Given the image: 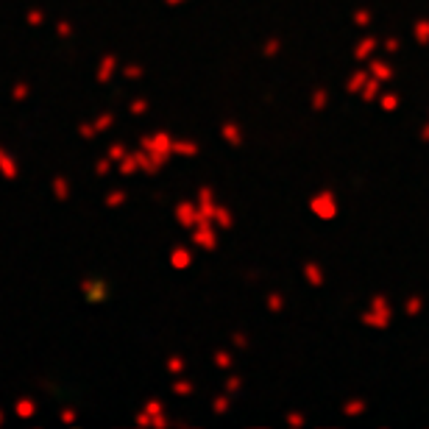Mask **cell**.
I'll return each instance as SVG.
<instances>
[{
  "label": "cell",
  "instance_id": "obj_41",
  "mask_svg": "<svg viewBox=\"0 0 429 429\" xmlns=\"http://www.w3.org/2000/svg\"><path fill=\"white\" fill-rule=\"evenodd\" d=\"M31 95V87L26 84V81H17L14 87H12V101H17V103H23L26 98Z\"/></svg>",
  "mask_w": 429,
  "mask_h": 429
},
{
  "label": "cell",
  "instance_id": "obj_23",
  "mask_svg": "<svg viewBox=\"0 0 429 429\" xmlns=\"http://www.w3.org/2000/svg\"><path fill=\"white\" fill-rule=\"evenodd\" d=\"M212 366H214V368H221V371H229V368L235 366V357H232V351L218 348V351L212 354Z\"/></svg>",
  "mask_w": 429,
  "mask_h": 429
},
{
  "label": "cell",
  "instance_id": "obj_16",
  "mask_svg": "<svg viewBox=\"0 0 429 429\" xmlns=\"http://www.w3.org/2000/svg\"><path fill=\"white\" fill-rule=\"evenodd\" d=\"M170 265H173L176 270H187V268L192 265V251H190L187 246H176V248L170 251Z\"/></svg>",
  "mask_w": 429,
  "mask_h": 429
},
{
  "label": "cell",
  "instance_id": "obj_17",
  "mask_svg": "<svg viewBox=\"0 0 429 429\" xmlns=\"http://www.w3.org/2000/svg\"><path fill=\"white\" fill-rule=\"evenodd\" d=\"M304 279H307L310 288H323L326 273H323V268H321L318 262H307V265H304Z\"/></svg>",
  "mask_w": 429,
  "mask_h": 429
},
{
  "label": "cell",
  "instance_id": "obj_1",
  "mask_svg": "<svg viewBox=\"0 0 429 429\" xmlns=\"http://www.w3.org/2000/svg\"><path fill=\"white\" fill-rule=\"evenodd\" d=\"M393 318H396V312H393L388 296L377 293V296H371L368 310L360 315V323L368 326V329H379V332H382V329H388V326L393 323Z\"/></svg>",
  "mask_w": 429,
  "mask_h": 429
},
{
  "label": "cell",
  "instance_id": "obj_3",
  "mask_svg": "<svg viewBox=\"0 0 429 429\" xmlns=\"http://www.w3.org/2000/svg\"><path fill=\"white\" fill-rule=\"evenodd\" d=\"M310 212L315 214V218H321V221H335V218H337V212H340V206H337V195H335L329 187L318 190V192L310 198Z\"/></svg>",
  "mask_w": 429,
  "mask_h": 429
},
{
  "label": "cell",
  "instance_id": "obj_51",
  "mask_svg": "<svg viewBox=\"0 0 429 429\" xmlns=\"http://www.w3.org/2000/svg\"><path fill=\"white\" fill-rule=\"evenodd\" d=\"M170 423H173V421H170V418H168L165 412H159V415H154V421H151V426H154V429H168Z\"/></svg>",
  "mask_w": 429,
  "mask_h": 429
},
{
  "label": "cell",
  "instance_id": "obj_18",
  "mask_svg": "<svg viewBox=\"0 0 429 429\" xmlns=\"http://www.w3.org/2000/svg\"><path fill=\"white\" fill-rule=\"evenodd\" d=\"M379 95H382V81L379 79H374V76H368V81L363 84V90H360V98L366 101V103H377L379 101Z\"/></svg>",
  "mask_w": 429,
  "mask_h": 429
},
{
  "label": "cell",
  "instance_id": "obj_34",
  "mask_svg": "<svg viewBox=\"0 0 429 429\" xmlns=\"http://www.w3.org/2000/svg\"><path fill=\"white\" fill-rule=\"evenodd\" d=\"M351 23H354L357 28H371V23H374V14H371L368 9H357V12L351 14Z\"/></svg>",
  "mask_w": 429,
  "mask_h": 429
},
{
  "label": "cell",
  "instance_id": "obj_48",
  "mask_svg": "<svg viewBox=\"0 0 429 429\" xmlns=\"http://www.w3.org/2000/svg\"><path fill=\"white\" fill-rule=\"evenodd\" d=\"M248 343H251V340H248V335H246V332H235V335H232V346H235V348L246 351V348H248Z\"/></svg>",
  "mask_w": 429,
  "mask_h": 429
},
{
  "label": "cell",
  "instance_id": "obj_31",
  "mask_svg": "<svg viewBox=\"0 0 429 429\" xmlns=\"http://www.w3.org/2000/svg\"><path fill=\"white\" fill-rule=\"evenodd\" d=\"M45 20H48L45 9H37V6H34V9H28V12H26V26H28V28H42V26H45Z\"/></svg>",
  "mask_w": 429,
  "mask_h": 429
},
{
  "label": "cell",
  "instance_id": "obj_24",
  "mask_svg": "<svg viewBox=\"0 0 429 429\" xmlns=\"http://www.w3.org/2000/svg\"><path fill=\"white\" fill-rule=\"evenodd\" d=\"M366 410H368V404H366L363 399H348V401L343 404V415H346V418H360Z\"/></svg>",
  "mask_w": 429,
  "mask_h": 429
},
{
  "label": "cell",
  "instance_id": "obj_5",
  "mask_svg": "<svg viewBox=\"0 0 429 429\" xmlns=\"http://www.w3.org/2000/svg\"><path fill=\"white\" fill-rule=\"evenodd\" d=\"M79 290H81V296L90 301V304H103L106 299H109V284L103 281V279H81L79 281Z\"/></svg>",
  "mask_w": 429,
  "mask_h": 429
},
{
  "label": "cell",
  "instance_id": "obj_54",
  "mask_svg": "<svg viewBox=\"0 0 429 429\" xmlns=\"http://www.w3.org/2000/svg\"><path fill=\"white\" fill-rule=\"evenodd\" d=\"M181 3H187V0H165V6H181Z\"/></svg>",
  "mask_w": 429,
  "mask_h": 429
},
{
  "label": "cell",
  "instance_id": "obj_15",
  "mask_svg": "<svg viewBox=\"0 0 429 429\" xmlns=\"http://www.w3.org/2000/svg\"><path fill=\"white\" fill-rule=\"evenodd\" d=\"M368 67L366 70H354V73L346 79V95H360V90H363V84L368 81Z\"/></svg>",
  "mask_w": 429,
  "mask_h": 429
},
{
  "label": "cell",
  "instance_id": "obj_35",
  "mask_svg": "<svg viewBox=\"0 0 429 429\" xmlns=\"http://www.w3.org/2000/svg\"><path fill=\"white\" fill-rule=\"evenodd\" d=\"M148 109H151V101H148V98H134V101L128 103V112H131L134 117H146Z\"/></svg>",
  "mask_w": 429,
  "mask_h": 429
},
{
  "label": "cell",
  "instance_id": "obj_6",
  "mask_svg": "<svg viewBox=\"0 0 429 429\" xmlns=\"http://www.w3.org/2000/svg\"><path fill=\"white\" fill-rule=\"evenodd\" d=\"M198 203V221H214V209H218V201H214V190L212 187H201L195 195Z\"/></svg>",
  "mask_w": 429,
  "mask_h": 429
},
{
  "label": "cell",
  "instance_id": "obj_47",
  "mask_svg": "<svg viewBox=\"0 0 429 429\" xmlns=\"http://www.w3.org/2000/svg\"><path fill=\"white\" fill-rule=\"evenodd\" d=\"M142 410H146V412H148V415L154 418V415H159V412H165V404H162L159 399H148V401H146V407H142Z\"/></svg>",
  "mask_w": 429,
  "mask_h": 429
},
{
  "label": "cell",
  "instance_id": "obj_55",
  "mask_svg": "<svg viewBox=\"0 0 429 429\" xmlns=\"http://www.w3.org/2000/svg\"><path fill=\"white\" fill-rule=\"evenodd\" d=\"M3 421H6V412H3V410H0V426H3Z\"/></svg>",
  "mask_w": 429,
  "mask_h": 429
},
{
  "label": "cell",
  "instance_id": "obj_12",
  "mask_svg": "<svg viewBox=\"0 0 429 429\" xmlns=\"http://www.w3.org/2000/svg\"><path fill=\"white\" fill-rule=\"evenodd\" d=\"M134 159H137V168H139V173H146V176H159V170H162V165L146 151V148H137L134 151Z\"/></svg>",
  "mask_w": 429,
  "mask_h": 429
},
{
  "label": "cell",
  "instance_id": "obj_39",
  "mask_svg": "<svg viewBox=\"0 0 429 429\" xmlns=\"http://www.w3.org/2000/svg\"><path fill=\"white\" fill-rule=\"evenodd\" d=\"M92 123H95L98 134H106V131H109V128L114 126V114H112V112H103V114H98V117H95Z\"/></svg>",
  "mask_w": 429,
  "mask_h": 429
},
{
  "label": "cell",
  "instance_id": "obj_49",
  "mask_svg": "<svg viewBox=\"0 0 429 429\" xmlns=\"http://www.w3.org/2000/svg\"><path fill=\"white\" fill-rule=\"evenodd\" d=\"M382 48H385V53H399L401 50V42H399V37H388L382 42Z\"/></svg>",
  "mask_w": 429,
  "mask_h": 429
},
{
  "label": "cell",
  "instance_id": "obj_29",
  "mask_svg": "<svg viewBox=\"0 0 429 429\" xmlns=\"http://www.w3.org/2000/svg\"><path fill=\"white\" fill-rule=\"evenodd\" d=\"M379 106H382V112H396L399 106H401V95L399 92H382L379 95Z\"/></svg>",
  "mask_w": 429,
  "mask_h": 429
},
{
  "label": "cell",
  "instance_id": "obj_44",
  "mask_svg": "<svg viewBox=\"0 0 429 429\" xmlns=\"http://www.w3.org/2000/svg\"><path fill=\"white\" fill-rule=\"evenodd\" d=\"M112 168H114V162H112L109 157H101V159L95 162V176H101V179H103V176H109V173H112Z\"/></svg>",
  "mask_w": 429,
  "mask_h": 429
},
{
  "label": "cell",
  "instance_id": "obj_13",
  "mask_svg": "<svg viewBox=\"0 0 429 429\" xmlns=\"http://www.w3.org/2000/svg\"><path fill=\"white\" fill-rule=\"evenodd\" d=\"M377 50H379V39H377V37H371V34H366L360 42L354 45V50H351V53H354V59H357V61H368Z\"/></svg>",
  "mask_w": 429,
  "mask_h": 429
},
{
  "label": "cell",
  "instance_id": "obj_19",
  "mask_svg": "<svg viewBox=\"0 0 429 429\" xmlns=\"http://www.w3.org/2000/svg\"><path fill=\"white\" fill-rule=\"evenodd\" d=\"M214 226L223 229V232L235 229V214H232V209H229V206L218 203V209H214Z\"/></svg>",
  "mask_w": 429,
  "mask_h": 429
},
{
  "label": "cell",
  "instance_id": "obj_28",
  "mask_svg": "<svg viewBox=\"0 0 429 429\" xmlns=\"http://www.w3.org/2000/svg\"><path fill=\"white\" fill-rule=\"evenodd\" d=\"M310 106H312V112H323V109L329 106V92H326L323 87L312 90V95H310Z\"/></svg>",
  "mask_w": 429,
  "mask_h": 429
},
{
  "label": "cell",
  "instance_id": "obj_27",
  "mask_svg": "<svg viewBox=\"0 0 429 429\" xmlns=\"http://www.w3.org/2000/svg\"><path fill=\"white\" fill-rule=\"evenodd\" d=\"M170 390L179 396V399H190L192 393H195V382H190V379H181V377H176V382L170 385Z\"/></svg>",
  "mask_w": 429,
  "mask_h": 429
},
{
  "label": "cell",
  "instance_id": "obj_37",
  "mask_svg": "<svg viewBox=\"0 0 429 429\" xmlns=\"http://www.w3.org/2000/svg\"><path fill=\"white\" fill-rule=\"evenodd\" d=\"M243 377H237V374H229L226 377V382H223V393H229V396H237L240 390H243Z\"/></svg>",
  "mask_w": 429,
  "mask_h": 429
},
{
  "label": "cell",
  "instance_id": "obj_40",
  "mask_svg": "<svg viewBox=\"0 0 429 429\" xmlns=\"http://www.w3.org/2000/svg\"><path fill=\"white\" fill-rule=\"evenodd\" d=\"M284 423H288L290 429H304L307 426V415L304 412H288V415H284Z\"/></svg>",
  "mask_w": 429,
  "mask_h": 429
},
{
  "label": "cell",
  "instance_id": "obj_9",
  "mask_svg": "<svg viewBox=\"0 0 429 429\" xmlns=\"http://www.w3.org/2000/svg\"><path fill=\"white\" fill-rule=\"evenodd\" d=\"M368 73H371L374 79H379L382 84H388V81H393L396 70H393L390 61H385V59H379V56H371V59H368Z\"/></svg>",
  "mask_w": 429,
  "mask_h": 429
},
{
  "label": "cell",
  "instance_id": "obj_42",
  "mask_svg": "<svg viewBox=\"0 0 429 429\" xmlns=\"http://www.w3.org/2000/svg\"><path fill=\"white\" fill-rule=\"evenodd\" d=\"M76 131H79V137H81V139H98V137H101V134H98V128H95V123H87V120H84V123H79V128H76Z\"/></svg>",
  "mask_w": 429,
  "mask_h": 429
},
{
  "label": "cell",
  "instance_id": "obj_33",
  "mask_svg": "<svg viewBox=\"0 0 429 429\" xmlns=\"http://www.w3.org/2000/svg\"><path fill=\"white\" fill-rule=\"evenodd\" d=\"M128 151H131V148L126 146V142H112V146L106 148V157H109V159H112V162L117 165V162H120L123 157H128Z\"/></svg>",
  "mask_w": 429,
  "mask_h": 429
},
{
  "label": "cell",
  "instance_id": "obj_7",
  "mask_svg": "<svg viewBox=\"0 0 429 429\" xmlns=\"http://www.w3.org/2000/svg\"><path fill=\"white\" fill-rule=\"evenodd\" d=\"M117 70H120V61L114 53H103L98 59V67H95V81L98 84H112V79L117 76Z\"/></svg>",
  "mask_w": 429,
  "mask_h": 429
},
{
  "label": "cell",
  "instance_id": "obj_32",
  "mask_svg": "<svg viewBox=\"0 0 429 429\" xmlns=\"http://www.w3.org/2000/svg\"><path fill=\"white\" fill-rule=\"evenodd\" d=\"M229 410H232V396H229V393L214 396V401H212V412H214V415H226Z\"/></svg>",
  "mask_w": 429,
  "mask_h": 429
},
{
  "label": "cell",
  "instance_id": "obj_53",
  "mask_svg": "<svg viewBox=\"0 0 429 429\" xmlns=\"http://www.w3.org/2000/svg\"><path fill=\"white\" fill-rule=\"evenodd\" d=\"M418 137H421L423 142H429V120H426V123L421 126V131H418Z\"/></svg>",
  "mask_w": 429,
  "mask_h": 429
},
{
  "label": "cell",
  "instance_id": "obj_10",
  "mask_svg": "<svg viewBox=\"0 0 429 429\" xmlns=\"http://www.w3.org/2000/svg\"><path fill=\"white\" fill-rule=\"evenodd\" d=\"M221 137H223L226 146H232V148H240L243 142H246V131H243V126L235 123V120H226V123L221 126Z\"/></svg>",
  "mask_w": 429,
  "mask_h": 429
},
{
  "label": "cell",
  "instance_id": "obj_43",
  "mask_svg": "<svg viewBox=\"0 0 429 429\" xmlns=\"http://www.w3.org/2000/svg\"><path fill=\"white\" fill-rule=\"evenodd\" d=\"M281 53V42L273 37V39H268L265 45H262V56H268V59H273V56H279Z\"/></svg>",
  "mask_w": 429,
  "mask_h": 429
},
{
  "label": "cell",
  "instance_id": "obj_46",
  "mask_svg": "<svg viewBox=\"0 0 429 429\" xmlns=\"http://www.w3.org/2000/svg\"><path fill=\"white\" fill-rule=\"evenodd\" d=\"M56 37L59 39H70V37H73V23H70V20H59L56 23Z\"/></svg>",
  "mask_w": 429,
  "mask_h": 429
},
{
  "label": "cell",
  "instance_id": "obj_25",
  "mask_svg": "<svg viewBox=\"0 0 429 429\" xmlns=\"http://www.w3.org/2000/svg\"><path fill=\"white\" fill-rule=\"evenodd\" d=\"M114 168H117V173H120V176H126V179H128V176H134V173H139L137 159H134V151H128V157H123Z\"/></svg>",
  "mask_w": 429,
  "mask_h": 429
},
{
  "label": "cell",
  "instance_id": "obj_20",
  "mask_svg": "<svg viewBox=\"0 0 429 429\" xmlns=\"http://www.w3.org/2000/svg\"><path fill=\"white\" fill-rule=\"evenodd\" d=\"M14 415H17V418H23V421L34 418V415H37V401H34L31 396L17 399V401H14Z\"/></svg>",
  "mask_w": 429,
  "mask_h": 429
},
{
  "label": "cell",
  "instance_id": "obj_30",
  "mask_svg": "<svg viewBox=\"0 0 429 429\" xmlns=\"http://www.w3.org/2000/svg\"><path fill=\"white\" fill-rule=\"evenodd\" d=\"M412 39H415L421 48L429 45V20H418V23L412 26Z\"/></svg>",
  "mask_w": 429,
  "mask_h": 429
},
{
  "label": "cell",
  "instance_id": "obj_38",
  "mask_svg": "<svg viewBox=\"0 0 429 429\" xmlns=\"http://www.w3.org/2000/svg\"><path fill=\"white\" fill-rule=\"evenodd\" d=\"M173 377H181L184 374V368H187V363H184V357H179V354H173V357H168V366H165Z\"/></svg>",
  "mask_w": 429,
  "mask_h": 429
},
{
  "label": "cell",
  "instance_id": "obj_21",
  "mask_svg": "<svg viewBox=\"0 0 429 429\" xmlns=\"http://www.w3.org/2000/svg\"><path fill=\"white\" fill-rule=\"evenodd\" d=\"M126 203H128V192H126L123 187L109 190V192L103 195V206H109V209H120V206H126Z\"/></svg>",
  "mask_w": 429,
  "mask_h": 429
},
{
  "label": "cell",
  "instance_id": "obj_2",
  "mask_svg": "<svg viewBox=\"0 0 429 429\" xmlns=\"http://www.w3.org/2000/svg\"><path fill=\"white\" fill-rule=\"evenodd\" d=\"M173 134L170 131H154V134H146L139 139V148H146L162 168L173 159Z\"/></svg>",
  "mask_w": 429,
  "mask_h": 429
},
{
  "label": "cell",
  "instance_id": "obj_26",
  "mask_svg": "<svg viewBox=\"0 0 429 429\" xmlns=\"http://www.w3.org/2000/svg\"><path fill=\"white\" fill-rule=\"evenodd\" d=\"M423 312V296H407V301H404V315L407 318H418Z\"/></svg>",
  "mask_w": 429,
  "mask_h": 429
},
{
  "label": "cell",
  "instance_id": "obj_52",
  "mask_svg": "<svg viewBox=\"0 0 429 429\" xmlns=\"http://www.w3.org/2000/svg\"><path fill=\"white\" fill-rule=\"evenodd\" d=\"M151 421H154V418H151L146 410H139V412H137V423H139V426H151Z\"/></svg>",
  "mask_w": 429,
  "mask_h": 429
},
{
  "label": "cell",
  "instance_id": "obj_8",
  "mask_svg": "<svg viewBox=\"0 0 429 429\" xmlns=\"http://www.w3.org/2000/svg\"><path fill=\"white\" fill-rule=\"evenodd\" d=\"M173 214H176V221H179L181 229H190L192 232L198 226V203L195 201H179L176 209H173Z\"/></svg>",
  "mask_w": 429,
  "mask_h": 429
},
{
  "label": "cell",
  "instance_id": "obj_50",
  "mask_svg": "<svg viewBox=\"0 0 429 429\" xmlns=\"http://www.w3.org/2000/svg\"><path fill=\"white\" fill-rule=\"evenodd\" d=\"M59 421L67 426V423H76V410L73 407H64L61 412H59Z\"/></svg>",
  "mask_w": 429,
  "mask_h": 429
},
{
  "label": "cell",
  "instance_id": "obj_36",
  "mask_svg": "<svg viewBox=\"0 0 429 429\" xmlns=\"http://www.w3.org/2000/svg\"><path fill=\"white\" fill-rule=\"evenodd\" d=\"M265 307H268V312H273V315L284 312V296H281V293H268Z\"/></svg>",
  "mask_w": 429,
  "mask_h": 429
},
{
  "label": "cell",
  "instance_id": "obj_45",
  "mask_svg": "<svg viewBox=\"0 0 429 429\" xmlns=\"http://www.w3.org/2000/svg\"><path fill=\"white\" fill-rule=\"evenodd\" d=\"M120 73H123L128 81H137V79H142V73H146V70H142L139 64H126V67L120 70Z\"/></svg>",
  "mask_w": 429,
  "mask_h": 429
},
{
  "label": "cell",
  "instance_id": "obj_22",
  "mask_svg": "<svg viewBox=\"0 0 429 429\" xmlns=\"http://www.w3.org/2000/svg\"><path fill=\"white\" fill-rule=\"evenodd\" d=\"M50 187H53V198L59 203H67L70 201V181H67V176H56Z\"/></svg>",
  "mask_w": 429,
  "mask_h": 429
},
{
  "label": "cell",
  "instance_id": "obj_4",
  "mask_svg": "<svg viewBox=\"0 0 429 429\" xmlns=\"http://www.w3.org/2000/svg\"><path fill=\"white\" fill-rule=\"evenodd\" d=\"M218 226L214 221H198V226L192 229V246L201 251H218Z\"/></svg>",
  "mask_w": 429,
  "mask_h": 429
},
{
  "label": "cell",
  "instance_id": "obj_14",
  "mask_svg": "<svg viewBox=\"0 0 429 429\" xmlns=\"http://www.w3.org/2000/svg\"><path fill=\"white\" fill-rule=\"evenodd\" d=\"M201 154V146L195 139H173V157H181V159H195Z\"/></svg>",
  "mask_w": 429,
  "mask_h": 429
},
{
  "label": "cell",
  "instance_id": "obj_11",
  "mask_svg": "<svg viewBox=\"0 0 429 429\" xmlns=\"http://www.w3.org/2000/svg\"><path fill=\"white\" fill-rule=\"evenodd\" d=\"M0 176H3L6 181H17L20 179V162L0 146Z\"/></svg>",
  "mask_w": 429,
  "mask_h": 429
}]
</instances>
